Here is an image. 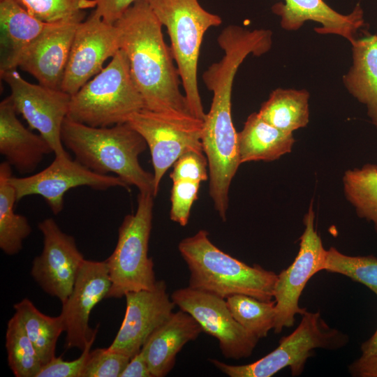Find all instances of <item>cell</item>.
Wrapping results in <instances>:
<instances>
[{
  "label": "cell",
  "mask_w": 377,
  "mask_h": 377,
  "mask_svg": "<svg viewBox=\"0 0 377 377\" xmlns=\"http://www.w3.org/2000/svg\"><path fill=\"white\" fill-rule=\"evenodd\" d=\"M343 182L346 197L357 214L372 222L377 232V165L347 170Z\"/></svg>",
  "instance_id": "28"
},
{
  "label": "cell",
  "mask_w": 377,
  "mask_h": 377,
  "mask_svg": "<svg viewBox=\"0 0 377 377\" xmlns=\"http://www.w3.org/2000/svg\"><path fill=\"white\" fill-rule=\"evenodd\" d=\"M61 140L82 165L91 171L114 173L140 193L154 196V175L141 166L139 156L147 145L128 123L92 127L68 117L61 128ZM155 197V196H154Z\"/></svg>",
  "instance_id": "2"
},
{
  "label": "cell",
  "mask_w": 377,
  "mask_h": 377,
  "mask_svg": "<svg viewBox=\"0 0 377 377\" xmlns=\"http://www.w3.org/2000/svg\"><path fill=\"white\" fill-rule=\"evenodd\" d=\"M348 371L355 377H377V355H361L348 366Z\"/></svg>",
  "instance_id": "38"
},
{
  "label": "cell",
  "mask_w": 377,
  "mask_h": 377,
  "mask_svg": "<svg viewBox=\"0 0 377 377\" xmlns=\"http://www.w3.org/2000/svg\"><path fill=\"white\" fill-rule=\"evenodd\" d=\"M172 182L170 218L172 221L185 226L188 223L192 205L198 199L200 182L188 180Z\"/></svg>",
  "instance_id": "34"
},
{
  "label": "cell",
  "mask_w": 377,
  "mask_h": 377,
  "mask_svg": "<svg viewBox=\"0 0 377 377\" xmlns=\"http://www.w3.org/2000/svg\"><path fill=\"white\" fill-rule=\"evenodd\" d=\"M178 250L190 272V288L223 299L235 294L263 301L274 299L277 274L225 253L212 242L207 230L182 239Z\"/></svg>",
  "instance_id": "3"
},
{
  "label": "cell",
  "mask_w": 377,
  "mask_h": 377,
  "mask_svg": "<svg viewBox=\"0 0 377 377\" xmlns=\"http://www.w3.org/2000/svg\"><path fill=\"white\" fill-rule=\"evenodd\" d=\"M360 349L362 355H377V329L369 339L362 343Z\"/></svg>",
  "instance_id": "40"
},
{
  "label": "cell",
  "mask_w": 377,
  "mask_h": 377,
  "mask_svg": "<svg viewBox=\"0 0 377 377\" xmlns=\"http://www.w3.org/2000/svg\"><path fill=\"white\" fill-rule=\"evenodd\" d=\"M1 79L10 89L17 114L50 144L53 154L64 155L61 128L67 117L71 96L61 89L35 84L25 80L15 69L0 71Z\"/></svg>",
  "instance_id": "11"
},
{
  "label": "cell",
  "mask_w": 377,
  "mask_h": 377,
  "mask_svg": "<svg viewBox=\"0 0 377 377\" xmlns=\"http://www.w3.org/2000/svg\"><path fill=\"white\" fill-rule=\"evenodd\" d=\"M9 182L15 188L17 202L29 195H40L55 215L64 209V195L70 189L88 186L97 191L113 187L128 190L129 187L117 176L91 171L76 159H72L68 153L56 155L47 168L37 173L24 177L12 175Z\"/></svg>",
  "instance_id": "10"
},
{
  "label": "cell",
  "mask_w": 377,
  "mask_h": 377,
  "mask_svg": "<svg viewBox=\"0 0 377 377\" xmlns=\"http://www.w3.org/2000/svg\"><path fill=\"white\" fill-rule=\"evenodd\" d=\"M8 364L16 377H36L43 365L20 318L15 313L6 332Z\"/></svg>",
  "instance_id": "29"
},
{
  "label": "cell",
  "mask_w": 377,
  "mask_h": 377,
  "mask_svg": "<svg viewBox=\"0 0 377 377\" xmlns=\"http://www.w3.org/2000/svg\"><path fill=\"white\" fill-rule=\"evenodd\" d=\"M17 114L11 97L3 99L0 103V154L20 174L31 173L53 150L40 134L28 130Z\"/></svg>",
  "instance_id": "20"
},
{
  "label": "cell",
  "mask_w": 377,
  "mask_h": 377,
  "mask_svg": "<svg viewBox=\"0 0 377 377\" xmlns=\"http://www.w3.org/2000/svg\"><path fill=\"white\" fill-rule=\"evenodd\" d=\"M202 332L200 325L189 313L181 309L173 312L153 332L141 348L152 377L167 376L184 346L195 340Z\"/></svg>",
  "instance_id": "21"
},
{
  "label": "cell",
  "mask_w": 377,
  "mask_h": 377,
  "mask_svg": "<svg viewBox=\"0 0 377 377\" xmlns=\"http://www.w3.org/2000/svg\"><path fill=\"white\" fill-rule=\"evenodd\" d=\"M131 357L107 348L90 350L80 377H119Z\"/></svg>",
  "instance_id": "33"
},
{
  "label": "cell",
  "mask_w": 377,
  "mask_h": 377,
  "mask_svg": "<svg viewBox=\"0 0 377 377\" xmlns=\"http://www.w3.org/2000/svg\"><path fill=\"white\" fill-rule=\"evenodd\" d=\"M84 18L53 23L26 49L17 67L31 74L38 84L61 89L75 33Z\"/></svg>",
  "instance_id": "18"
},
{
  "label": "cell",
  "mask_w": 377,
  "mask_h": 377,
  "mask_svg": "<svg viewBox=\"0 0 377 377\" xmlns=\"http://www.w3.org/2000/svg\"><path fill=\"white\" fill-rule=\"evenodd\" d=\"M125 297L124 320L108 349L132 358L153 332L171 316L176 305L163 280L157 281L150 290L129 292Z\"/></svg>",
  "instance_id": "17"
},
{
  "label": "cell",
  "mask_w": 377,
  "mask_h": 377,
  "mask_svg": "<svg viewBox=\"0 0 377 377\" xmlns=\"http://www.w3.org/2000/svg\"><path fill=\"white\" fill-rule=\"evenodd\" d=\"M170 297L198 322L202 332L218 340L226 358L239 360L251 355L259 339L234 318L226 299L189 286L175 290Z\"/></svg>",
  "instance_id": "12"
},
{
  "label": "cell",
  "mask_w": 377,
  "mask_h": 377,
  "mask_svg": "<svg viewBox=\"0 0 377 377\" xmlns=\"http://www.w3.org/2000/svg\"><path fill=\"white\" fill-rule=\"evenodd\" d=\"M93 337L86 345L81 355L76 360L65 361L61 357L52 358L43 364L36 377H80L88 354L94 342Z\"/></svg>",
  "instance_id": "36"
},
{
  "label": "cell",
  "mask_w": 377,
  "mask_h": 377,
  "mask_svg": "<svg viewBox=\"0 0 377 377\" xmlns=\"http://www.w3.org/2000/svg\"><path fill=\"white\" fill-rule=\"evenodd\" d=\"M52 24L36 18L16 0L0 1V71L17 68L26 49Z\"/></svg>",
  "instance_id": "22"
},
{
  "label": "cell",
  "mask_w": 377,
  "mask_h": 377,
  "mask_svg": "<svg viewBox=\"0 0 377 377\" xmlns=\"http://www.w3.org/2000/svg\"><path fill=\"white\" fill-rule=\"evenodd\" d=\"M234 318L259 339L266 337L274 326V300H260L253 297L235 294L226 299Z\"/></svg>",
  "instance_id": "30"
},
{
  "label": "cell",
  "mask_w": 377,
  "mask_h": 377,
  "mask_svg": "<svg viewBox=\"0 0 377 377\" xmlns=\"http://www.w3.org/2000/svg\"><path fill=\"white\" fill-rule=\"evenodd\" d=\"M12 166L6 161L0 164V248L6 254L18 253L23 241L29 236L32 229L23 215L15 212L17 202L15 188L9 182Z\"/></svg>",
  "instance_id": "26"
},
{
  "label": "cell",
  "mask_w": 377,
  "mask_h": 377,
  "mask_svg": "<svg viewBox=\"0 0 377 377\" xmlns=\"http://www.w3.org/2000/svg\"><path fill=\"white\" fill-rule=\"evenodd\" d=\"M240 163L272 161L289 153L295 139L263 119L258 112L251 114L237 133Z\"/></svg>",
  "instance_id": "24"
},
{
  "label": "cell",
  "mask_w": 377,
  "mask_h": 377,
  "mask_svg": "<svg viewBox=\"0 0 377 377\" xmlns=\"http://www.w3.org/2000/svg\"><path fill=\"white\" fill-rule=\"evenodd\" d=\"M114 24L145 109L174 117H195L180 90L179 73L164 40L163 25L147 1L137 0Z\"/></svg>",
  "instance_id": "1"
},
{
  "label": "cell",
  "mask_w": 377,
  "mask_h": 377,
  "mask_svg": "<svg viewBox=\"0 0 377 377\" xmlns=\"http://www.w3.org/2000/svg\"><path fill=\"white\" fill-rule=\"evenodd\" d=\"M145 139L154 168V196L168 169L184 154L203 151L201 141L203 121L195 117L179 118L142 109L127 122Z\"/></svg>",
  "instance_id": "9"
},
{
  "label": "cell",
  "mask_w": 377,
  "mask_h": 377,
  "mask_svg": "<svg viewBox=\"0 0 377 377\" xmlns=\"http://www.w3.org/2000/svg\"><path fill=\"white\" fill-rule=\"evenodd\" d=\"M210 91L213 97L203 120L201 141L209 168V192L221 219L226 220L231 182L241 165L237 132L231 113L232 85L220 80Z\"/></svg>",
  "instance_id": "6"
},
{
  "label": "cell",
  "mask_w": 377,
  "mask_h": 377,
  "mask_svg": "<svg viewBox=\"0 0 377 377\" xmlns=\"http://www.w3.org/2000/svg\"><path fill=\"white\" fill-rule=\"evenodd\" d=\"M0 1H3V0H0Z\"/></svg>",
  "instance_id": "41"
},
{
  "label": "cell",
  "mask_w": 377,
  "mask_h": 377,
  "mask_svg": "<svg viewBox=\"0 0 377 377\" xmlns=\"http://www.w3.org/2000/svg\"><path fill=\"white\" fill-rule=\"evenodd\" d=\"M41 21L55 23L84 16V10L95 8L92 0H16Z\"/></svg>",
  "instance_id": "32"
},
{
  "label": "cell",
  "mask_w": 377,
  "mask_h": 377,
  "mask_svg": "<svg viewBox=\"0 0 377 377\" xmlns=\"http://www.w3.org/2000/svg\"><path fill=\"white\" fill-rule=\"evenodd\" d=\"M38 228L43 236V247L32 262L31 275L43 291L64 303L85 259L75 238L63 232L54 219H45Z\"/></svg>",
  "instance_id": "14"
},
{
  "label": "cell",
  "mask_w": 377,
  "mask_h": 377,
  "mask_svg": "<svg viewBox=\"0 0 377 377\" xmlns=\"http://www.w3.org/2000/svg\"><path fill=\"white\" fill-rule=\"evenodd\" d=\"M323 270L344 275L360 283L377 296V258L374 256H350L334 247L327 250Z\"/></svg>",
  "instance_id": "31"
},
{
  "label": "cell",
  "mask_w": 377,
  "mask_h": 377,
  "mask_svg": "<svg viewBox=\"0 0 377 377\" xmlns=\"http://www.w3.org/2000/svg\"><path fill=\"white\" fill-rule=\"evenodd\" d=\"M119 377H152L142 349L131 359Z\"/></svg>",
  "instance_id": "39"
},
{
  "label": "cell",
  "mask_w": 377,
  "mask_h": 377,
  "mask_svg": "<svg viewBox=\"0 0 377 377\" xmlns=\"http://www.w3.org/2000/svg\"><path fill=\"white\" fill-rule=\"evenodd\" d=\"M94 12L104 21L114 24L137 0H92Z\"/></svg>",
  "instance_id": "37"
},
{
  "label": "cell",
  "mask_w": 377,
  "mask_h": 377,
  "mask_svg": "<svg viewBox=\"0 0 377 377\" xmlns=\"http://www.w3.org/2000/svg\"><path fill=\"white\" fill-rule=\"evenodd\" d=\"M314 212L311 205L304 218V230L300 237V249L293 262L277 274L274 288L275 321L274 331L293 326L297 314L307 310L299 306L300 297L309 279L323 270L327 250L314 227Z\"/></svg>",
  "instance_id": "13"
},
{
  "label": "cell",
  "mask_w": 377,
  "mask_h": 377,
  "mask_svg": "<svg viewBox=\"0 0 377 377\" xmlns=\"http://www.w3.org/2000/svg\"><path fill=\"white\" fill-rule=\"evenodd\" d=\"M145 108L144 100L120 49L110 63L71 96L68 117L92 127L126 123Z\"/></svg>",
  "instance_id": "5"
},
{
  "label": "cell",
  "mask_w": 377,
  "mask_h": 377,
  "mask_svg": "<svg viewBox=\"0 0 377 377\" xmlns=\"http://www.w3.org/2000/svg\"><path fill=\"white\" fill-rule=\"evenodd\" d=\"M207 166L208 162L204 152L190 151L176 161L170 177L172 182L188 180L201 183L209 178Z\"/></svg>",
  "instance_id": "35"
},
{
  "label": "cell",
  "mask_w": 377,
  "mask_h": 377,
  "mask_svg": "<svg viewBox=\"0 0 377 377\" xmlns=\"http://www.w3.org/2000/svg\"><path fill=\"white\" fill-rule=\"evenodd\" d=\"M281 17V27L286 31H297L307 21L320 26L314 29L320 34L340 36L350 44L357 39V33L366 25L364 10L357 3L349 14H341L323 0H283L272 7Z\"/></svg>",
  "instance_id": "19"
},
{
  "label": "cell",
  "mask_w": 377,
  "mask_h": 377,
  "mask_svg": "<svg viewBox=\"0 0 377 377\" xmlns=\"http://www.w3.org/2000/svg\"><path fill=\"white\" fill-rule=\"evenodd\" d=\"M154 198L139 192L135 212L125 216L119 228L117 245L105 260L111 280L106 298H121L156 285L154 264L148 256Z\"/></svg>",
  "instance_id": "7"
},
{
  "label": "cell",
  "mask_w": 377,
  "mask_h": 377,
  "mask_svg": "<svg viewBox=\"0 0 377 377\" xmlns=\"http://www.w3.org/2000/svg\"><path fill=\"white\" fill-rule=\"evenodd\" d=\"M13 308L43 364L47 363L55 357L57 340L64 332L61 316L43 313L27 298L15 303Z\"/></svg>",
  "instance_id": "27"
},
{
  "label": "cell",
  "mask_w": 377,
  "mask_h": 377,
  "mask_svg": "<svg viewBox=\"0 0 377 377\" xmlns=\"http://www.w3.org/2000/svg\"><path fill=\"white\" fill-rule=\"evenodd\" d=\"M111 280L106 260H84L76 278L71 293L62 303L59 315L66 332L67 348L83 350L87 343L96 336L99 325L89 326V315L94 307L106 298Z\"/></svg>",
  "instance_id": "16"
},
{
  "label": "cell",
  "mask_w": 377,
  "mask_h": 377,
  "mask_svg": "<svg viewBox=\"0 0 377 377\" xmlns=\"http://www.w3.org/2000/svg\"><path fill=\"white\" fill-rule=\"evenodd\" d=\"M309 93L305 89L278 88L272 91L258 113L276 128L293 133L309 123Z\"/></svg>",
  "instance_id": "25"
},
{
  "label": "cell",
  "mask_w": 377,
  "mask_h": 377,
  "mask_svg": "<svg viewBox=\"0 0 377 377\" xmlns=\"http://www.w3.org/2000/svg\"><path fill=\"white\" fill-rule=\"evenodd\" d=\"M348 341L345 334L325 323L319 311H306L297 328L260 359L243 365H230L216 359L209 362L230 377H271L286 367L290 369L293 376H298L315 349L337 350Z\"/></svg>",
  "instance_id": "8"
},
{
  "label": "cell",
  "mask_w": 377,
  "mask_h": 377,
  "mask_svg": "<svg viewBox=\"0 0 377 377\" xmlns=\"http://www.w3.org/2000/svg\"><path fill=\"white\" fill-rule=\"evenodd\" d=\"M168 33L184 93L192 114L203 121L197 71L200 47L206 31L222 23L221 18L206 10L198 0H146Z\"/></svg>",
  "instance_id": "4"
},
{
  "label": "cell",
  "mask_w": 377,
  "mask_h": 377,
  "mask_svg": "<svg viewBox=\"0 0 377 377\" xmlns=\"http://www.w3.org/2000/svg\"><path fill=\"white\" fill-rule=\"evenodd\" d=\"M352 45L353 64L343 76L348 91L367 107L377 126V35L357 38Z\"/></svg>",
  "instance_id": "23"
},
{
  "label": "cell",
  "mask_w": 377,
  "mask_h": 377,
  "mask_svg": "<svg viewBox=\"0 0 377 377\" xmlns=\"http://www.w3.org/2000/svg\"><path fill=\"white\" fill-rule=\"evenodd\" d=\"M119 50L117 27L106 22L94 11L77 27L61 89L71 96L75 94Z\"/></svg>",
  "instance_id": "15"
}]
</instances>
